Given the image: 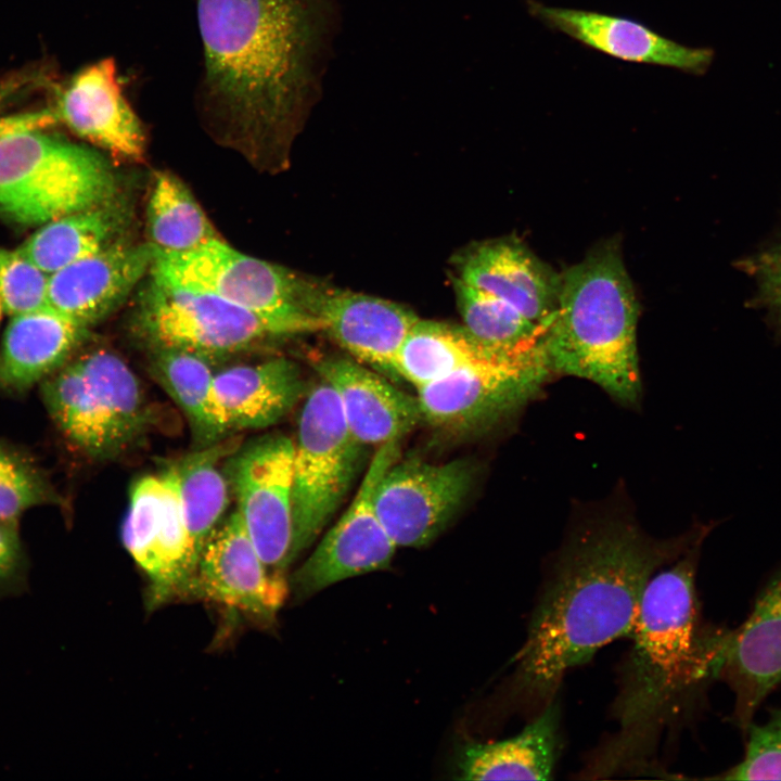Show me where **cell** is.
I'll list each match as a JSON object with an SVG mask.
<instances>
[{"label": "cell", "mask_w": 781, "mask_h": 781, "mask_svg": "<svg viewBox=\"0 0 781 781\" xmlns=\"http://www.w3.org/2000/svg\"><path fill=\"white\" fill-rule=\"evenodd\" d=\"M529 14L548 28L616 60L704 75L715 52L671 40L643 23L597 11L547 5L527 0Z\"/></svg>", "instance_id": "obj_16"}, {"label": "cell", "mask_w": 781, "mask_h": 781, "mask_svg": "<svg viewBox=\"0 0 781 781\" xmlns=\"http://www.w3.org/2000/svg\"><path fill=\"white\" fill-rule=\"evenodd\" d=\"M3 315H4V311H3V308H2V305H1V302H0V322H1V319H2V316H3Z\"/></svg>", "instance_id": "obj_38"}, {"label": "cell", "mask_w": 781, "mask_h": 781, "mask_svg": "<svg viewBox=\"0 0 781 781\" xmlns=\"http://www.w3.org/2000/svg\"><path fill=\"white\" fill-rule=\"evenodd\" d=\"M456 295L463 327L481 342L504 350L543 344L549 325L538 324L501 298L457 279Z\"/></svg>", "instance_id": "obj_31"}, {"label": "cell", "mask_w": 781, "mask_h": 781, "mask_svg": "<svg viewBox=\"0 0 781 781\" xmlns=\"http://www.w3.org/2000/svg\"><path fill=\"white\" fill-rule=\"evenodd\" d=\"M137 323L153 348L184 350L206 359L244 351L271 338L324 331L313 313H260L154 277Z\"/></svg>", "instance_id": "obj_6"}, {"label": "cell", "mask_w": 781, "mask_h": 781, "mask_svg": "<svg viewBox=\"0 0 781 781\" xmlns=\"http://www.w3.org/2000/svg\"><path fill=\"white\" fill-rule=\"evenodd\" d=\"M197 111L253 157L285 151L321 95L336 0H194Z\"/></svg>", "instance_id": "obj_1"}, {"label": "cell", "mask_w": 781, "mask_h": 781, "mask_svg": "<svg viewBox=\"0 0 781 781\" xmlns=\"http://www.w3.org/2000/svg\"><path fill=\"white\" fill-rule=\"evenodd\" d=\"M316 369L334 389L351 435L363 446L400 440L422 421L417 397L354 358L330 356Z\"/></svg>", "instance_id": "obj_19"}, {"label": "cell", "mask_w": 781, "mask_h": 781, "mask_svg": "<svg viewBox=\"0 0 781 781\" xmlns=\"http://www.w3.org/2000/svg\"><path fill=\"white\" fill-rule=\"evenodd\" d=\"M60 502L59 494L35 461L0 443V523L17 525L28 509Z\"/></svg>", "instance_id": "obj_32"}, {"label": "cell", "mask_w": 781, "mask_h": 781, "mask_svg": "<svg viewBox=\"0 0 781 781\" xmlns=\"http://www.w3.org/2000/svg\"><path fill=\"white\" fill-rule=\"evenodd\" d=\"M473 481L474 469L468 461L398 459L376 484L375 512L397 547H423L445 529Z\"/></svg>", "instance_id": "obj_13"}, {"label": "cell", "mask_w": 781, "mask_h": 781, "mask_svg": "<svg viewBox=\"0 0 781 781\" xmlns=\"http://www.w3.org/2000/svg\"><path fill=\"white\" fill-rule=\"evenodd\" d=\"M702 543L657 571L643 590L615 704L618 731L588 767L597 777L642 768L664 724L719 677L727 630L700 622L695 577Z\"/></svg>", "instance_id": "obj_3"}, {"label": "cell", "mask_w": 781, "mask_h": 781, "mask_svg": "<svg viewBox=\"0 0 781 781\" xmlns=\"http://www.w3.org/2000/svg\"><path fill=\"white\" fill-rule=\"evenodd\" d=\"M294 443L271 435L247 446L230 463L229 477L246 530L267 568L283 575L293 558Z\"/></svg>", "instance_id": "obj_12"}, {"label": "cell", "mask_w": 781, "mask_h": 781, "mask_svg": "<svg viewBox=\"0 0 781 781\" xmlns=\"http://www.w3.org/2000/svg\"><path fill=\"white\" fill-rule=\"evenodd\" d=\"M88 329L49 306L11 317L0 346V390L21 393L72 359Z\"/></svg>", "instance_id": "obj_22"}, {"label": "cell", "mask_w": 781, "mask_h": 781, "mask_svg": "<svg viewBox=\"0 0 781 781\" xmlns=\"http://www.w3.org/2000/svg\"><path fill=\"white\" fill-rule=\"evenodd\" d=\"M121 539L148 577L150 610L182 598L200 552L185 523L174 466L132 485Z\"/></svg>", "instance_id": "obj_10"}, {"label": "cell", "mask_w": 781, "mask_h": 781, "mask_svg": "<svg viewBox=\"0 0 781 781\" xmlns=\"http://www.w3.org/2000/svg\"><path fill=\"white\" fill-rule=\"evenodd\" d=\"M77 358L94 392L115 458L145 434L151 409L138 377L119 356L97 349Z\"/></svg>", "instance_id": "obj_27"}, {"label": "cell", "mask_w": 781, "mask_h": 781, "mask_svg": "<svg viewBox=\"0 0 781 781\" xmlns=\"http://www.w3.org/2000/svg\"><path fill=\"white\" fill-rule=\"evenodd\" d=\"M49 274L17 248L0 246V302L10 317L48 306Z\"/></svg>", "instance_id": "obj_33"}, {"label": "cell", "mask_w": 781, "mask_h": 781, "mask_svg": "<svg viewBox=\"0 0 781 781\" xmlns=\"http://www.w3.org/2000/svg\"><path fill=\"white\" fill-rule=\"evenodd\" d=\"M116 180L95 151L30 130L0 138V214L41 226L115 196Z\"/></svg>", "instance_id": "obj_5"}, {"label": "cell", "mask_w": 781, "mask_h": 781, "mask_svg": "<svg viewBox=\"0 0 781 781\" xmlns=\"http://www.w3.org/2000/svg\"><path fill=\"white\" fill-rule=\"evenodd\" d=\"M215 387L230 431L264 428L279 422L307 390L298 366L286 358L219 371L215 373Z\"/></svg>", "instance_id": "obj_23"}, {"label": "cell", "mask_w": 781, "mask_h": 781, "mask_svg": "<svg viewBox=\"0 0 781 781\" xmlns=\"http://www.w3.org/2000/svg\"><path fill=\"white\" fill-rule=\"evenodd\" d=\"M710 525L668 539L652 538L625 513H604L572 530L543 581L524 643L516 653L512 696L539 712L554 701L573 668L630 635L650 578L694 545Z\"/></svg>", "instance_id": "obj_2"}, {"label": "cell", "mask_w": 781, "mask_h": 781, "mask_svg": "<svg viewBox=\"0 0 781 781\" xmlns=\"http://www.w3.org/2000/svg\"><path fill=\"white\" fill-rule=\"evenodd\" d=\"M146 220L156 253H184L221 240L188 187L169 172L155 177Z\"/></svg>", "instance_id": "obj_29"}, {"label": "cell", "mask_w": 781, "mask_h": 781, "mask_svg": "<svg viewBox=\"0 0 781 781\" xmlns=\"http://www.w3.org/2000/svg\"><path fill=\"white\" fill-rule=\"evenodd\" d=\"M53 110L59 123L112 154L144 156L145 131L123 92L114 57L88 64L56 88Z\"/></svg>", "instance_id": "obj_17"}, {"label": "cell", "mask_w": 781, "mask_h": 781, "mask_svg": "<svg viewBox=\"0 0 781 781\" xmlns=\"http://www.w3.org/2000/svg\"><path fill=\"white\" fill-rule=\"evenodd\" d=\"M129 208L115 196L41 225L17 249L52 274L121 240Z\"/></svg>", "instance_id": "obj_25"}, {"label": "cell", "mask_w": 781, "mask_h": 781, "mask_svg": "<svg viewBox=\"0 0 781 781\" xmlns=\"http://www.w3.org/2000/svg\"><path fill=\"white\" fill-rule=\"evenodd\" d=\"M44 82L46 77L35 69L13 72L0 79V138L22 131L47 130L59 123L52 105L8 112L9 106L43 87Z\"/></svg>", "instance_id": "obj_35"}, {"label": "cell", "mask_w": 781, "mask_h": 781, "mask_svg": "<svg viewBox=\"0 0 781 781\" xmlns=\"http://www.w3.org/2000/svg\"><path fill=\"white\" fill-rule=\"evenodd\" d=\"M739 266L754 281L756 302L781 337V234Z\"/></svg>", "instance_id": "obj_36"}, {"label": "cell", "mask_w": 781, "mask_h": 781, "mask_svg": "<svg viewBox=\"0 0 781 781\" xmlns=\"http://www.w3.org/2000/svg\"><path fill=\"white\" fill-rule=\"evenodd\" d=\"M560 712L546 705L517 734L495 742L469 743L460 753L463 780H550L560 750Z\"/></svg>", "instance_id": "obj_24"}, {"label": "cell", "mask_w": 781, "mask_h": 781, "mask_svg": "<svg viewBox=\"0 0 781 781\" xmlns=\"http://www.w3.org/2000/svg\"><path fill=\"white\" fill-rule=\"evenodd\" d=\"M550 374L543 345L498 353L417 388L422 421L456 437L485 433L523 408Z\"/></svg>", "instance_id": "obj_8"}, {"label": "cell", "mask_w": 781, "mask_h": 781, "mask_svg": "<svg viewBox=\"0 0 781 781\" xmlns=\"http://www.w3.org/2000/svg\"><path fill=\"white\" fill-rule=\"evenodd\" d=\"M399 443L390 440L377 447L348 509L293 575L291 585L297 597L389 567L397 546L377 517L373 497L383 474L399 459Z\"/></svg>", "instance_id": "obj_11"}, {"label": "cell", "mask_w": 781, "mask_h": 781, "mask_svg": "<svg viewBox=\"0 0 781 781\" xmlns=\"http://www.w3.org/2000/svg\"><path fill=\"white\" fill-rule=\"evenodd\" d=\"M293 453V558L318 538L349 491L362 448L350 433L334 389L321 379L308 389Z\"/></svg>", "instance_id": "obj_7"}, {"label": "cell", "mask_w": 781, "mask_h": 781, "mask_svg": "<svg viewBox=\"0 0 781 781\" xmlns=\"http://www.w3.org/2000/svg\"><path fill=\"white\" fill-rule=\"evenodd\" d=\"M151 356L152 376L183 411L200 446L221 440L230 428L208 359L172 348H153Z\"/></svg>", "instance_id": "obj_26"}, {"label": "cell", "mask_w": 781, "mask_h": 781, "mask_svg": "<svg viewBox=\"0 0 781 781\" xmlns=\"http://www.w3.org/2000/svg\"><path fill=\"white\" fill-rule=\"evenodd\" d=\"M639 306L622 258L603 248L560 277L555 311L543 337L551 373L591 381L623 405L641 397L637 353Z\"/></svg>", "instance_id": "obj_4"}, {"label": "cell", "mask_w": 781, "mask_h": 781, "mask_svg": "<svg viewBox=\"0 0 781 781\" xmlns=\"http://www.w3.org/2000/svg\"><path fill=\"white\" fill-rule=\"evenodd\" d=\"M317 316L354 359L394 374L395 358L419 320L397 303L350 291L324 289Z\"/></svg>", "instance_id": "obj_20"}, {"label": "cell", "mask_w": 781, "mask_h": 781, "mask_svg": "<svg viewBox=\"0 0 781 781\" xmlns=\"http://www.w3.org/2000/svg\"><path fill=\"white\" fill-rule=\"evenodd\" d=\"M283 575L261 561L238 511L207 538L181 599H197L271 626L286 598Z\"/></svg>", "instance_id": "obj_14"}, {"label": "cell", "mask_w": 781, "mask_h": 781, "mask_svg": "<svg viewBox=\"0 0 781 781\" xmlns=\"http://www.w3.org/2000/svg\"><path fill=\"white\" fill-rule=\"evenodd\" d=\"M28 563L17 525L0 523V598L15 597L27 588Z\"/></svg>", "instance_id": "obj_37"}, {"label": "cell", "mask_w": 781, "mask_h": 781, "mask_svg": "<svg viewBox=\"0 0 781 781\" xmlns=\"http://www.w3.org/2000/svg\"><path fill=\"white\" fill-rule=\"evenodd\" d=\"M154 253L152 277L164 282L207 292L260 313L317 316L323 287L222 240L184 253Z\"/></svg>", "instance_id": "obj_9"}, {"label": "cell", "mask_w": 781, "mask_h": 781, "mask_svg": "<svg viewBox=\"0 0 781 781\" xmlns=\"http://www.w3.org/2000/svg\"><path fill=\"white\" fill-rule=\"evenodd\" d=\"M459 279L501 298L538 324L549 325L556 308L560 277L512 240L477 246L462 261Z\"/></svg>", "instance_id": "obj_21"}, {"label": "cell", "mask_w": 781, "mask_h": 781, "mask_svg": "<svg viewBox=\"0 0 781 781\" xmlns=\"http://www.w3.org/2000/svg\"><path fill=\"white\" fill-rule=\"evenodd\" d=\"M235 445V440H219L172 465L178 476L185 523L200 554L229 502V483L218 463Z\"/></svg>", "instance_id": "obj_30"}, {"label": "cell", "mask_w": 781, "mask_h": 781, "mask_svg": "<svg viewBox=\"0 0 781 781\" xmlns=\"http://www.w3.org/2000/svg\"><path fill=\"white\" fill-rule=\"evenodd\" d=\"M718 678L733 694L731 721L745 735L781 683V565L765 580L742 624L728 630Z\"/></svg>", "instance_id": "obj_15"}, {"label": "cell", "mask_w": 781, "mask_h": 781, "mask_svg": "<svg viewBox=\"0 0 781 781\" xmlns=\"http://www.w3.org/2000/svg\"><path fill=\"white\" fill-rule=\"evenodd\" d=\"M742 758L721 773L720 780H781V709L763 724L753 722Z\"/></svg>", "instance_id": "obj_34"}, {"label": "cell", "mask_w": 781, "mask_h": 781, "mask_svg": "<svg viewBox=\"0 0 781 781\" xmlns=\"http://www.w3.org/2000/svg\"><path fill=\"white\" fill-rule=\"evenodd\" d=\"M504 350L474 337L463 325L419 319L394 361V374L415 388Z\"/></svg>", "instance_id": "obj_28"}, {"label": "cell", "mask_w": 781, "mask_h": 781, "mask_svg": "<svg viewBox=\"0 0 781 781\" xmlns=\"http://www.w3.org/2000/svg\"><path fill=\"white\" fill-rule=\"evenodd\" d=\"M154 248L123 240L49 276L48 306L89 328L108 316L152 268Z\"/></svg>", "instance_id": "obj_18"}]
</instances>
